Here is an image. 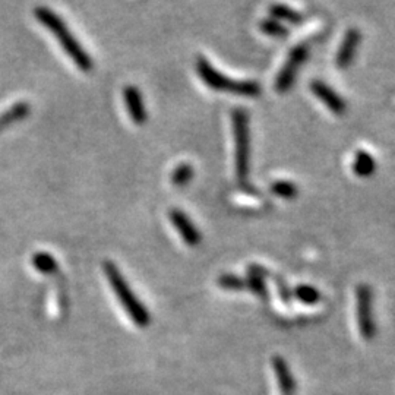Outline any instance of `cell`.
I'll use <instances>...</instances> for the list:
<instances>
[{
    "label": "cell",
    "mask_w": 395,
    "mask_h": 395,
    "mask_svg": "<svg viewBox=\"0 0 395 395\" xmlns=\"http://www.w3.org/2000/svg\"><path fill=\"white\" fill-rule=\"evenodd\" d=\"M34 15L50 33H53V36L60 44V47L65 50V53L72 59L75 65L82 72H89L93 69V59H91L88 52L82 47V44L77 40V37L72 34L66 22L60 18L54 10L45 6H38L34 9Z\"/></svg>",
    "instance_id": "1"
},
{
    "label": "cell",
    "mask_w": 395,
    "mask_h": 395,
    "mask_svg": "<svg viewBox=\"0 0 395 395\" xmlns=\"http://www.w3.org/2000/svg\"><path fill=\"white\" fill-rule=\"evenodd\" d=\"M104 274L107 277L116 297L119 299L121 308L126 311L129 318L138 327H147L151 321L149 312L142 305L141 300L135 296L131 285L128 284L126 278L121 274L117 265L112 261H105L103 264Z\"/></svg>",
    "instance_id": "2"
},
{
    "label": "cell",
    "mask_w": 395,
    "mask_h": 395,
    "mask_svg": "<svg viewBox=\"0 0 395 395\" xmlns=\"http://www.w3.org/2000/svg\"><path fill=\"white\" fill-rule=\"evenodd\" d=\"M196 72L200 78L208 85L211 89L216 91H227L234 96L241 97H258L261 96V85L256 81L248 80H233L225 77L212 66L204 56H198L196 59Z\"/></svg>",
    "instance_id": "3"
},
{
    "label": "cell",
    "mask_w": 395,
    "mask_h": 395,
    "mask_svg": "<svg viewBox=\"0 0 395 395\" xmlns=\"http://www.w3.org/2000/svg\"><path fill=\"white\" fill-rule=\"evenodd\" d=\"M234 136V169L240 181H246L251 172V129L246 110L234 109L232 113Z\"/></svg>",
    "instance_id": "4"
},
{
    "label": "cell",
    "mask_w": 395,
    "mask_h": 395,
    "mask_svg": "<svg viewBox=\"0 0 395 395\" xmlns=\"http://www.w3.org/2000/svg\"><path fill=\"white\" fill-rule=\"evenodd\" d=\"M356 313L360 336L371 341L376 336V324L373 319V293L368 284H360L356 288Z\"/></svg>",
    "instance_id": "5"
},
{
    "label": "cell",
    "mask_w": 395,
    "mask_h": 395,
    "mask_svg": "<svg viewBox=\"0 0 395 395\" xmlns=\"http://www.w3.org/2000/svg\"><path fill=\"white\" fill-rule=\"evenodd\" d=\"M308 56H309V45L306 43H300L290 50L285 64L281 66L276 78V89L278 93H287V91L293 87L297 72L301 68V65L306 62Z\"/></svg>",
    "instance_id": "6"
},
{
    "label": "cell",
    "mask_w": 395,
    "mask_h": 395,
    "mask_svg": "<svg viewBox=\"0 0 395 395\" xmlns=\"http://www.w3.org/2000/svg\"><path fill=\"white\" fill-rule=\"evenodd\" d=\"M362 41V34L357 28H348L344 38L340 44V49L336 56V64L340 69H345L353 64V60L357 54L359 45Z\"/></svg>",
    "instance_id": "7"
},
{
    "label": "cell",
    "mask_w": 395,
    "mask_h": 395,
    "mask_svg": "<svg viewBox=\"0 0 395 395\" xmlns=\"http://www.w3.org/2000/svg\"><path fill=\"white\" fill-rule=\"evenodd\" d=\"M311 91L313 93V96L321 100L327 105V109L331 110L332 113L343 114L345 112V109H347L345 100L343 97H340L337 91L331 88L324 81L313 80L311 82Z\"/></svg>",
    "instance_id": "8"
},
{
    "label": "cell",
    "mask_w": 395,
    "mask_h": 395,
    "mask_svg": "<svg viewBox=\"0 0 395 395\" xmlns=\"http://www.w3.org/2000/svg\"><path fill=\"white\" fill-rule=\"evenodd\" d=\"M170 221L173 224L180 237L184 239V241L189 246H196L198 243L201 241V233L196 229V225L192 223V220L185 214L184 211L179 208H172L170 209Z\"/></svg>",
    "instance_id": "9"
},
{
    "label": "cell",
    "mask_w": 395,
    "mask_h": 395,
    "mask_svg": "<svg viewBox=\"0 0 395 395\" xmlns=\"http://www.w3.org/2000/svg\"><path fill=\"white\" fill-rule=\"evenodd\" d=\"M124 98L126 104V110L133 124L144 125L147 121L148 113L145 109V103H144L141 91L135 85H128L124 89Z\"/></svg>",
    "instance_id": "10"
},
{
    "label": "cell",
    "mask_w": 395,
    "mask_h": 395,
    "mask_svg": "<svg viewBox=\"0 0 395 395\" xmlns=\"http://www.w3.org/2000/svg\"><path fill=\"white\" fill-rule=\"evenodd\" d=\"M272 368L276 371L277 375V382L283 392V395H295L296 392V381L292 375L290 368H288L287 362L283 357H274L272 359Z\"/></svg>",
    "instance_id": "11"
},
{
    "label": "cell",
    "mask_w": 395,
    "mask_h": 395,
    "mask_svg": "<svg viewBox=\"0 0 395 395\" xmlns=\"http://www.w3.org/2000/svg\"><path fill=\"white\" fill-rule=\"evenodd\" d=\"M29 113H31V105H29V103L18 101L12 104L6 112L0 113V132L5 128L17 124V121L24 120Z\"/></svg>",
    "instance_id": "12"
},
{
    "label": "cell",
    "mask_w": 395,
    "mask_h": 395,
    "mask_svg": "<svg viewBox=\"0 0 395 395\" xmlns=\"http://www.w3.org/2000/svg\"><path fill=\"white\" fill-rule=\"evenodd\" d=\"M267 271L265 268L260 265H251L248 268V278H246V287L251 288V292H253L256 296H260L262 299L268 297V290L265 285V277Z\"/></svg>",
    "instance_id": "13"
},
{
    "label": "cell",
    "mask_w": 395,
    "mask_h": 395,
    "mask_svg": "<svg viewBox=\"0 0 395 395\" xmlns=\"http://www.w3.org/2000/svg\"><path fill=\"white\" fill-rule=\"evenodd\" d=\"M376 170L375 158L364 149H359L353 160V172L359 177H371Z\"/></svg>",
    "instance_id": "14"
},
{
    "label": "cell",
    "mask_w": 395,
    "mask_h": 395,
    "mask_svg": "<svg viewBox=\"0 0 395 395\" xmlns=\"http://www.w3.org/2000/svg\"><path fill=\"white\" fill-rule=\"evenodd\" d=\"M269 12L272 15V18L277 20V21L283 20L285 22H290V24H295V25H299L303 21V15L299 10H296L290 6H287V5H283V3L271 5Z\"/></svg>",
    "instance_id": "15"
},
{
    "label": "cell",
    "mask_w": 395,
    "mask_h": 395,
    "mask_svg": "<svg viewBox=\"0 0 395 395\" xmlns=\"http://www.w3.org/2000/svg\"><path fill=\"white\" fill-rule=\"evenodd\" d=\"M33 265L34 268L41 272V274L50 276L57 272L59 265L57 261L54 260V256L50 255L49 252H37L33 255Z\"/></svg>",
    "instance_id": "16"
},
{
    "label": "cell",
    "mask_w": 395,
    "mask_h": 395,
    "mask_svg": "<svg viewBox=\"0 0 395 395\" xmlns=\"http://www.w3.org/2000/svg\"><path fill=\"white\" fill-rule=\"evenodd\" d=\"M299 301H301L303 305L313 306L318 301H321V292L318 290L316 287L311 284H299L296 287V290L293 293Z\"/></svg>",
    "instance_id": "17"
},
{
    "label": "cell",
    "mask_w": 395,
    "mask_h": 395,
    "mask_svg": "<svg viewBox=\"0 0 395 395\" xmlns=\"http://www.w3.org/2000/svg\"><path fill=\"white\" fill-rule=\"evenodd\" d=\"M193 177V167L189 163H181L172 172V184L176 186H185Z\"/></svg>",
    "instance_id": "18"
},
{
    "label": "cell",
    "mask_w": 395,
    "mask_h": 395,
    "mask_svg": "<svg viewBox=\"0 0 395 395\" xmlns=\"http://www.w3.org/2000/svg\"><path fill=\"white\" fill-rule=\"evenodd\" d=\"M271 192L280 198H284V200H292V198L297 196L299 189L297 185H295L290 180H276L271 185Z\"/></svg>",
    "instance_id": "19"
},
{
    "label": "cell",
    "mask_w": 395,
    "mask_h": 395,
    "mask_svg": "<svg viewBox=\"0 0 395 395\" xmlns=\"http://www.w3.org/2000/svg\"><path fill=\"white\" fill-rule=\"evenodd\" d=\"M261 29L268 34V36H272V37H278V38H285L288 36V28L284 27L280 21L274 20V18H265L261 21L260 24Z\"/></svg>",
    "instance_id": "20"
},
{
    "label": "cell",
    "mask_w": 395,
    "mask_h": 395,
    "mask_svg": "<svg viewBox=\"0 0 395 395\" xmlns=\"http://www.w3.org/2000/svg\"><path fill=\"white\" fill-rule=\"evenodd\" d=\"M218 285L225 290H243L246 288V278L237 277L234 274H223L218 278Z\"/></svg>",
    "instance_id": "21"
},
{
    "label": "cell",
    "mask_w": 395,
    "mask_h": 395,
    "mask_svg": "<svg viewBox=\"0 0 395 395\" xmlns=\"http://www.w3.org/2000/svg\"><path fill=\"white\" fill-rule=\"evenodd\" d=\"M277 285H278V290H280V296H281V299H283L285 303L290 301V299H292V293L288 292L287 285L283 283V280H281V278H278V280H277Z\"/></svg>",
    "instance_id": "22"
}]
</instances>
